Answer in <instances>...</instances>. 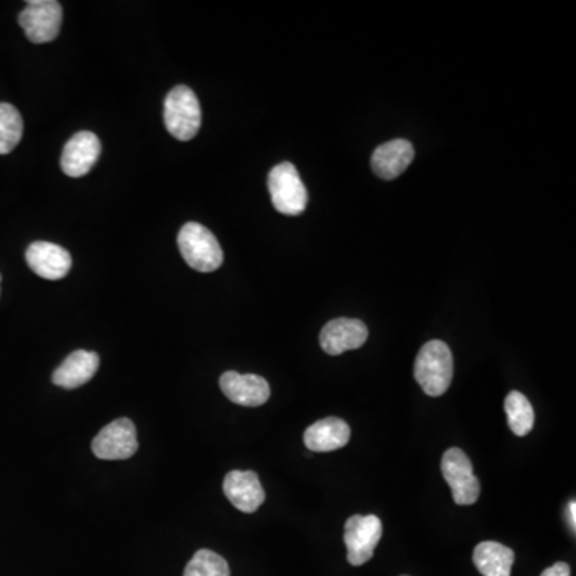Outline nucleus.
<instances>
[{"instance_id": "nucleus-1", "label": "nucleus", "mask_w": 576, "mask_h": 576, "mask_svg": "<svg viewBox=\"0 0 576 576\" xmlns=\"http://www.w3.org/2000/svg\"><path fill=\"white\" fill-rule=\"evenodd\" d=\"M413 373L424 394L444 396L453 380L452 351L444 341H429L418 352Z\"/></svg>"}, {"instance_id": "nucleus-2", "label": "nucleus", "mask_w": 576, "mask_h": 576, "mask_svg": "<svg viewBox=\"0 0 576 576\" xmlns=\"http://www.w3.org/2000/svg\"><path fill=\"white\" fill-rule=\"evenodd\" d=\"M178 247L184 261L199 272H213L223 264L221 245L213 232L199 223H186L178 232Z\"/></svg>"}, {"instance_id": "nucleus-3", "label": "nucleus", "mask_w": 576, "mask_h": 576, "mask_svg": "<svg viewBox=\"0 0 576 576\" xmlns=\"http://www.w3.org/2000/svg\"><path fill=\"white\" fill-rule=\"evenodd\" d=\"M164 122L176 140L189 141L199 133L202 112L196 93L186 85H178L164 101Z\"/></svg>"}, {"instance_id": "nucleus-4", "label": "nucleus", "mask_w": 576, "mask_h": 576, "mask_svg": "<svg viewBox=\"0 0 576 576\" xmlns=\"http://www.w3.org/2000/svg\"><path fill=\"white\" fill-rule=\"evenodd\" d=\"M269 194L272 205L282 215L296 216L306 210L308 191L304 188L295 165L282 162L269 172Z\"/></svg>"}, {"instance_id": "nucleus-5", "label": "nucleus", "mask_w": 576, "mask_h": 576, "mask_svg": "<svg viewBox=\"0 0 576 576\" xmlns=\"http://www.w3.org/2000/svg\"><path fill=\"white\" fill-rule=\"evenodd\" d=\"M18 23L32 44H47L60 34L63 7L56 0H29Z\"/></svg>"}, {"instance_id": "nucleus-6", "label": "nucleus", "mask_w": 576, "mask_h": 576, "mask_svg": "<svg viewBox=\"0 0 576 576\" xmlns=\"http://www.w3.org/2000/svg\"><path fill=\"white\" fill-rule=\"evenodd\" d=\"M440 469L452 488L453 501L460 506L476 503L480 495V482L472 471V463L460 448H448L442 456Z\"/></svg>"}, {"instance_id": "nucleus-7", "label": "nucleus", "mask_w": 576, "mask_h": 576, "mask_svg": "<svg viewBox=\"0 0 576 576\" xmlns=\"http://www.w3.org/2000/svg\"><path fill=\"white\" fill-rule=\"evenodd\" d=\"M383 525L378 517L352 516L344 525V544L348 549V562L354 567L367 564L380 543Z\"/></svg>"}, {"instance_id": "nucleus-8", "label": "nucleus", "mask_w": 576, "mask_h": 576, "mask_svg": "<svg viewBox=\"0 0 576 576\" xmlns=\"http://www.w3.org/2000/svg\"><path fill=\"white\" fill-rule=\"evenodd\" d=\"M136 450V428L128 418H119L104 426L92 442L93 455L100 460H128Z\"/></svg>"}, {"instance_id": "nucleus-9", "label": "nucleus", "mask_w": 576, "mask_h": 576, "mask_svg": "<svg viewBox=\"0 0 576 576\" xmlns=\"http://www.w3.org/2000/svg\"><path fill=\"white\" fill-rule=\"evenodd\" d=\"M368 338L367 325L359 319L330 320L320 332V348L330 356H340L343 352L359 349Z\"/></svg>"}, {"instance_id": "nucleus-10", "label": "nucleus", "mask_w": 576, "mask_h": 576, "mask_svg": "<svg viewBox=\"0 0 576 576\" xmlns=\"http://www.w3.org/2000/svg\"><path fill=\"white\" fill-rule=\"evenodd\" d=\"M220 388L224 396L234 404L242 407H260L271 397V388L263 376L240 375L237 372H226L221 375Z\"/></svg>"}, {"instance_id": "nucleus-11", "label": "nucleus", "mask_w": 576, "mask_h": 576, "mask_svg": "<svg viewBox=\"0 0 576 576\" xmlns=\"http://www.w3.org/2000/svg\"><path fill=\"white\" fill-rule=\"evenodd\" d=\"M101 154V141L92 132L72 136L61 154V170L71 178H80L92 170Z\"/></svg>"}, {"instance_id": "nucleus-12", "label": "nucleus", "mask_w": 576, "mask_h": 576, "mask_svg": "<svg viewBox=\"0 0 576 576\" xmlns=\"http://www.w3.org/2000/svg\"><path fill=\"white\" fill-rule=\"evenodd\" d=\"M26 261L37 276L47 280H60L71 271L72 258L68 250L52 242H34L26 250Z\"/></svg>"}, {"instance_id": "nucleus-13", "label": "nucleus", "mask_w": 576, "mask_h": 576, "mask_svg": "<svg viewBox=\"0 0 576 576\" xmlns=\"http://www.w3.org/2000/svg\"><path fill=\"white\" fill-rule=\"evenodd\" d=\"M223 490L232 506L247 514L258 511L266 500L260 477L253 471L229 472L224 477Z\"/></svg>"}, {"instance_id": "nucleus-14", "label": "nucleus", "mask_w": 576, "mask_h": 576, "mask_svg": "<svg viewBox=\"0 0 576 576\" xmlns=\"http://www.w3.org/2000/svg\"><path fill=\"white\" fill-rule=\"evenodd\" d=\"M100 367V356L96 352L74 351L53 372L52 381L63 389H76L92 380Z\"/></svg>"}, {"instance_id": "nucleus-15", "label": "nucleus", "mask_w": 576, "mask_h": 576, "mask_svg": "<svg viewBox=\"0 0 576 576\" xmlns=\"http://www.w3.org/2000/svg\"><path fill=\"white\" fill-rule=\"evenodd\" d=\"M351 439V428L346 421L335 416L316 421L304 431V445L311 452H333L343 448Z\"/></svg>"}, {"instance_id": "nucleus-16", "label": "nucleus", "mask_w": 576, "mask_h": 576, "mask_svg": "<svg viewBox=\"0 0 576 576\" xmlns=\"http://www.w3.org/2000/svg\"><path fill=\"white\" fill-rule=\"evenodd\" d=\"M415 157V149L407 140H392L381 144L372 156V168L383 180H394L407 170Z\"/></svg>"}, {"instance_id": "nucleus-17", "label": "nucleus", "mask_w": 576, "mask_h": 576, "mask_svg": "<svg viewBox=\"0 0 576 576\" xmlns=\"http://www.w3.org/2000/svg\"><path fill=\"white\" fill-rule=\"evenodd\" d=\"M514 559V551L496 541H482L472 554L474 565L484 576H511Z\"/></svg>"}, {"instance_id": "nucleus-18", "label": "nucleus", "mask_w": 576, "mask_h": 576, "mask_svg": "<svg viewBox=\"0 0 576 576\" xmlns=\"http://www.w3.org/2000/svg\"><path fill=\"white\" fill-rule=\"evenodd\" d=\"M504 412L508 416V424L516 436H527L535 424V412H533L530 400L519 391L509 392L504 399Z\"/></svg>"}, {"instance_id": "nucleus-19", "label": "nucleus", "mask_w": 576, "mask_h": 576, "mask_svg": "<svg viewBox=\"0 0 576 576\" xmlns=\"http://www.w3.org/2000/svg\"><path fill=\"white\" fill-rule=\"evenodd\" d=\"M23 117L8 103H0V154H10L23 136Z\"/></svg>"}, {"instance_id": "nucleus-20", "label": "nucleus", "mask_w": 576, "mask_h": 576, "mask_svg": "<svg viewBox=\"0 0 576 576\" xmlns=\"http://www.w3.org/2000/svg\"><path fill=\"white\" fill-rule=\"evenodd\" d=\"M183 576H231V570L220 554L210 549H200L189 560Z\"/></svg>"}, {"instance_id": "nucleus-21", "label": "nucleus", "mask_w": 576, "mask_h": 576, "mask_svg": "<svg viewBox=\"0 0 576 576\" xmlns=\"http://www.w3.org/2000/svg\"><path fill=\"white\" fill-rule=\"evenodd\" d=\"M541 576H570V565L556 562L552 567L546 568Z\"/></svg>"}, {"instance_id": "nucleus-22", "label": "nucleus", "mask_w": 576, "mask_h": 576, "mask_svg": "<svg viewBox=\"0 0 576 576\" xmlns=\"http://www.w3.org/2000/svg\"><path fill=\"white\" fill-rule=\"evenodd\" d=\"M568 517H570V524H572L573 530L576 528V503L572 501V503L568 504Z\"/></svg>"}, {"instance_id": "nucleus-23", "label": "nucleus", "mask_w": 576, "mask_h": 576, "mask_svg": "<svg viewBox=\"0 0 576 576\" xmlns=\"http://www.w3.org/2000/svg\"><path fill=\"white\" fill-rule=\"evenodd\" d=\"M0 282H2V276H0Z\"/></svg>"}]
</instances>
